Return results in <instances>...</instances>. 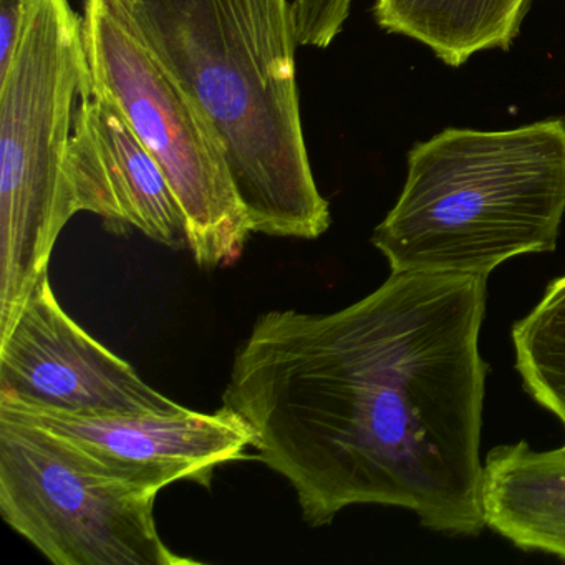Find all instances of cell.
I'll use <instances>...</instances> for the list:
<instances>
[{
  "label": "cell",
  "instance_id": "cell-5",
  "mask_svg": "<svg viewBox=\"0 0 565 565\" xmlns=\"http://www.w3.org/2000/svg\"><path fill=\"white\" fill-rule=\"evenodd\" d=\"M90 90L114 102L154 158L186 221L201 267L230 266L253 234L226 153L196 102L164 71L108 0H84Z\"/></svg>",
  "mask_w": 565,
  "mask_h": 565
},
{
  "label": "cell",
  "instance_id": "cell-3",
  "mask_svg": "<svg viewBox=\"0 0 565 565\" xmlns=\"http://www.w3.org/2000/svg\"><path fill=\"white\" fill-rule=\"evenodd\" d=\"M565 214V121L448 128L408 153V177L372 244L398 273L488 276L551 253Z\"/></svg>",
  "mask_w": 565,
  "mask_h": 565
},
{
  "label": "cell",
  "instance_id": "cell-4",
  "mask_svg": "<svg viewBox=\"0 0 565 565\" xmlns=\"http://www.w3.org/2000/svg\"><path fill=\"white\" fill-rule=\"evenodd\" d=\"M90 92L82 15L71 0H29L0 74V333L11 327L77 214L67 174L75 108Z\"/></svg>",
  "mask_w": 565,
  "mask_h": 565
},
{
  "label": "cell",
  "instance_id": "cell-13",
  "mask_svg": "<svg viewBox=\"0 0 565 565\" xmlns=\"http://www.w3.org/2000/svg\"><path fill=\"white\" fill-rule=\"evenodd\" d=\"M28 9L29 0H0V74L8 71L18 51Z\"/></svg>",
  "mask_w": 565,
  "mask_h": 565
},
{
  "label": "cell",
  "instance_id": "cell-1",
  "mask_svg": "<svg viewBox=\"0 0 565 565\" xmlns=\"http://www.w3.org/2000/svg\"><path fill=\"white\" fill-rule=\"evenodd\" d=\"M486 297L488 276L392 273L337 312L256 320L223 406L310 527L379 504L441 534H481Z\"/></svg>",
  "mask_w": 565,
  "mask_h": 565
},
{
  "label": "cell",
  "instance_id": "cell-11",
  "mask_svg": "<svg viewBox=\"0 0 565 565\" xmlns=\"http://www.w3.org/2000/svg\"><path fill=\"white\" fill-rule=\"evenodd\" d=\"M532 0H376V24L426 45L449 67L479 52L509 51Z\"/></svg>",
  "mask_w": 565,
  "mask_h": 565
},
{
  "label": "cell",
  "instance_id": "cell-10",
  "mask_svg": "<svg viewBox=\"0 0 565 565\" xmlns=\"http://www.w3.org/2000/svg\"><path fill=\"white\" fill-rule=\"evenodd\" d=\"M481 509L486 527L515 547L565 561V446L534 451L519 441L491 449Z\"/></svg>",
  "mask_w": 565,
  "mask_h": 565
},
{
  "label": "cell",
  "instance_id": "cell-9",
  "mask_svg": "<svg viewBox=\"0 0 565 565\" xmlns=\"http://www.w3.org/2000/svg\"><path fill=\"white\" fill-rule=\"evenodd\" d=\"M67 174L77 213L130 224L157 243L188 244L186 221L160 164L98 92L75 108Z\"/></svg>",
  "mask_w": 565,
  "mask_h": 565
},
{
  "label": "cell",
  "instance_id": "cell-12",
  "mask_svg": "<svg viewBox=\"0 0 565 565\" xmlns=\"http://www.w3.org/2000/svg\"><path fill=\"white\" fill-rule=\"evenodd\" d=\"M512 343L525 392L565 428V274L514 323Z\"/></svg>",
  "mask_w": 565,
  "mask_h": 565
},
{
  "label": "cell",
  "instance_id": "cell-6",
  "mask_svg": "<svg viewBox=\"0 0 565 565\" xmlns=\"http://www.w3.org/2000/svg\"><path fill=\"white\" fill-rule=\"evenodd\" d=\"M158 494L47 429L0 415V514L52 564H198L161 539Z\"/></svg>",
  "mask_w": 565,
  "mask_h": 565
},
{
  "label": "cell",
  "instance_id": "cell-7",
  "mask_svg": "<svg viewBox=\"0 0 565 565\" xmlns=\"http://www.w3.org/2000/svg\"><path fill=\"white\" fill-rule=\"evenodd\" d=\"M0 398L84 413L184 408L88 335L62 309L49 273L38 280L11 327L0 333Z\"/></svg>",
  "mask_w": 565,
  "mask_h": 565
},
{
  "label": "cell",
  "instance_id": "cell-8",
  "mask_svg": "<svg viewBox=\"0 0 565 565\" xmlns=\"http://www.w3.org/2000/svg\"><path fill=\"white\" fill-rule=\"evenodd\" d=\"M0 415L47 429L118 478L161 491L178 481L210 488L214 471L254 445L233 409L174 413L64 412L0 398Z\"/></svg>",
  "mask_w": 565,
  "mask_h": 565
},
{
  "label": "cell",
  "instance_id": "cell-2",
  "mask_svg": "<svg viewBox=\"0 0 565 565\" xmlns=\"http://www.w3.org/2000/svg\"><path fill=\"white\" fill-rule=\"evenodd\" d=\"M223 143L253 233L319 239L332 216L310 167L292 0H108Z\"/></svg>",
  "mask_w": 565,
  "mask_h": 565
}]
</instances>
